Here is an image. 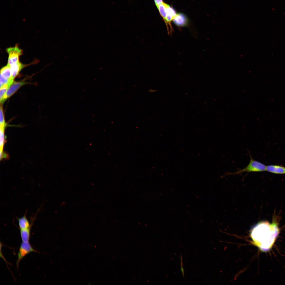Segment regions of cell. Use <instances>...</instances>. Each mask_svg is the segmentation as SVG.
<instances>
[{"label":"cell","instance_id":"obj_1","mask_svg":"<svg viewBox=\"0 0 285 285\" xmlns=\"http://www.w3.org/2000/svg\"><path fill=\"white\" fill-rule=\"evenodd\" d=\"M276 217H273L272 224L267 221L261 222L251 230L253 243L263 251H267L270 248L279 233L278 224Z\"/></svg>","mask_w":285,"mask_h":285},{"label":"cell","instance_id":"obj_2","mask_svg":"<svg viewBox=\"0 0 285 285\" xmlns=\"http://www.w3.org/2000/svg\"><path fill=\"white\" fill-rule=\"evenodd\" d=\"M249 153L250 160L247 166L243 169H238L236 172L234 173H229L228 172L225 173V175L239 174L244 172H247L248 173L250 172H259L266 171L267 166L253 159L250 153L249 152Z\"/></svg>","mask_w":285,"mask_h":285},{"label":"cell","instance_id":"obj_3","mask_svg":"<svg viewBox=\"0 0 285 285\" xmlns=\"http://www.w3.org/2000/svg\"><path fill=\"white\" fill-rule=\"evenodd\" d=\"M32 252L38 253L33 249L29 242H23L21 243L18 254V257L16 263L17 268L21 260L26 255Z\"/></svg>","mask_w":285,"mask_h":285},{"label":"cell","instance_id":"obj_4","mask_svg":"<svg viewBox=\"0 0 285 285\" xmlns=\"http://www.w3.org/2000/svg\"><path fill=\"white\" fill-rule=\"evenodd\" d=\"M8 55L7 65L10 66L19 61V57L22 53V51L16 45L13 47L6 49Z\"/></svg>","mask_w":285,"mask_h":285},{"label":"cell","instance_id":"obj_5","mask_svg":"<svg viewBox=\"0 0 285 285\" xmlns=\"http://www.w3.org/2000/svg\"><path fill=\"white\" fill-rule=\"evenodd\" d=\"M37 211L36 214L34 216L30 218L31 222L30 223L29 221L27 218L26 213L22 217L18 218V225L20 230H23L28 229L32 226L33 222L36 218V215L38 212Z\"/></svg>","mask_w":285,"mask_h":285},{"label":"cell","instance_id":"obj_6","mask_svg":"<svg viewBox=\"0 0 285 285\" xmlns=\"http://www.w3.org/2000/svg\"><path fill=\"white\" fill-rule=\"evenodd\" d=\"M26 84V82L23 81L13 82L7 91L1 103H3L5 100L14 93L20 87Z\"/></svg>","mask_w":285,"mask_h":285},{"label":"cell","instance_id":"obj_7","mask_svg":"<svg viewBox=\"0 0 285 285\" xmlns=\"http://www.w3.org/2000/svg\"><path fill=\"white\" fill-rule=\"evenodd\" d=\"M173 21L176 26L180 27L186 26L188 23L187 18L182 13H177Z\"/></svg>","mask_w":285,"mask_h":285},{"label":"cell","instance_id":"obj_8","mask_svg":"<svg viewBox=\"0 0 285 285\" xmlns=\"http://www.w3.org/2000/svg\"><path fill=\"white\" fill-rule=\"evenodd\" d=\"M266 171L273 173L285 174V167L277 165H270L266 166Z\"/></svg>","mask_w":285,"mask_h":285},{"label":"cell","instance_id":"obj_9","mask_svg":"<svg viewBox=\"0 0 285 285\" xmlns=\"http://www.w3.org/2000/svg\"><path fill=\"white\" fill-rule=\"evenodd\" d=\"M25 65L19 61L10 66L12 78L14 80Z\"/></svg>","mask_w":285,"mask_h":285},{"label":"cell","instance_id":"obj_10","mask_svg":"<svg viewBox=\"0 0 285 285\" xmlns=\"http://www.w3.org/2000/svg\"><path fill=\"white\" fill-rule=\"evenodd\" d=\"M169 6V5L163 2L157 7L160 16L163 18L164 22L166 20L168 8Z\"/></svg>","mask_w":285,"mask_h":285},{"label":"cell","instance_id":"obj_11","mask_svg":"<svg viewBox=\"0 0 285 285\" xmlns=\"http://www.w3.org/2000/svg\"><path fill=\"white\" fill-rule=\"evenodd\" d=\"M0 76L9 80H13L12 78L10 66L7 64L1 69Z\"/></svg>","mask_w":285,"mask_h":285},{"label":"cell","instance_id":"obj_12","mask_svg":"<svg viewBox=\"0 0 285 285\" xmlns=\"http://www.w3.org/2000/svg\"><path fill=\"white\" fill-rule=\"evenodd\" d=\"M31 227L26 229L20 230V234L22 242H29Z\"/></svg>","mask_w":285,"mask_h":285},{"label":"cell","instance_id":"obj_13","mask_svg":"<svg viewBox=\"0 0 285 285\" xmlns=\"http://www.w3.org/2000/svg\"><path fill=\"white\" fill-rule=\"evenodd\" d=\"M5 127L0 126V150L3 151V146L5 142L4 137V129Z\"/></svg>","mask_w":285,"mask_h":285},{"label":"cell","instance_id":"obj_14","mask_svg":"<svg viewBox=\"0 0 285 285\" xmlns=\"http://www.w3.org/2000/svg\"><path fill=\"white\" fill-rule=\"evenodd\" d=\"M11 85L9 83L5 84L0 87V101L1 103L2 102L4 97L7 91Z\"/></svg>","mask_w":285,"mask_h":285},{"label":"cell","instance_id":"obj_15","mask_svg":"<svg viewBox=\"0 0 285 285\" xmlns=\"http://www.w3.org/2000/svg\"><path fill=\"white\" fill-rule=\"evenodd\" d=\"M0 126L4 127H6V125L5 121L2 107L1 106L0 109Z\"/></svg>","mask_w":285,"mask_h":285},{"label":"cell","instance_id":"obj_16","mask_svg":"<svg viewBox=\"0 0 285 285\" xmlns=\"http://www.w3.org/2000/svg\"><path fill=\"white\" fill-rule=\"evenodd\" d=\"M180 259H181V263H180V265H181L180 269H181V272H182V275L184 277V268H183V267L182 258V255L181 254L180 255Z\"/></svg>","mask_w":285,"mask_h":285},{"label":"cell","instance_id":"obj_17","mask_svg":"<svg viewBox=\"0 0 285 285\" xmlns=\"http://www.w3.org/2000/svg\"><path fill=\"white\" fill-rule=\"evenodd\" d=\"M154 1L156 7L163 2V0H154Z\"/></svg>","mask_w":285,"mask_h":285}]
</instances>
